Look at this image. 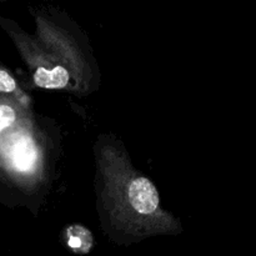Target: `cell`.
Here are the masks:
<instances>
[{
    "instance_id": "cell-1",
    "label": "cell",
    "mask_w": 256,
    "mask_h": 256,
    "mask_svg": "<svg viewBox=\"0 0 256 256\" xmlns=\"http://www.w3.org/2000/svg\"><path fill=\"white\" fill-rule=\"evenodd\" d=\"M125 199L130 209L142 216H149L159 210L160 198L156 186L148 178L132 174L125 184Z\"/></svg>"
},
{
    "instance_id": "cell-2",
    "label": "cell",
    "mask_w": 256,
    "mask_h": 256,
    "mask_svg": "<svg viewBox=\"0 0 256 256\" xmlns=\"http://www.w3.org/2000/svg\"><path fill=\"white\" fill-rule=\"evenodd\" d=\"M65 244L70 252L78 255L89 254L94 246V238L89 229L79 224H72L65 229Z\"/></svg>"
},
{
    "instance_id": "cell-3",
    "label": "cell",
    "mask_w": 256,
    "mask_h": 256,
    "mask_svg": "<svg viewBox=\"0 0 256 256\" xmlns=\"http://www.w3.org/2000/svg\"><path fill=\"white\" fill-rule=\"evenodd\" d=\"M18 120V112L12 104L0 100V134L6 132Z\"/></svg>"
},
{
    "instance_id": "cell-4",
    "label": "cell",
    "mask_w": 256,
    "mask_h": 256,
    "mask_svg": "<svg viewBox=\"0 0 256 256\" xmlns=\"http://www.w3.org/2000/svg\"><path fill=\"white\" fill-rule=\"evenodd\" d=\"M18 89L16 82L14 78L4 69H0V92L4 94H12Z\"/></svg>"
}]
</instances>
